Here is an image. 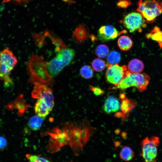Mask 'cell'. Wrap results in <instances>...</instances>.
Segmentation results:
<instances>
[{"label":"cell","mask_w":162,"mask_h":162,"mask_svg":"<svg viewBox=\"0 0 162 162\" xmlns=\"http://www.w3.org/2000/svg\"><path fill=\"white\" fill-rule=\"evenodd\" d=\"M131 4V2L129 0H119L116 3L117 6L122 8H126Z\"/></svg>","instance_id":"cell-25"},{"label":"cell","mask_w":162,"mask_h":162,"mask_svg":"<svg viewBox=\"0 0 162 162\" xmlns=\"http://www.w3.org/2000/svg\"><path fill=\"white\" fill-rule=\"evenodd\" d=\"M149 81L150 77L146 74L130 73L113 88L123 90L133 87L136 88L139 92H142L146 89Z\"/></svg>","instance_id":"cell-4"},{"label":"cell","mask_w":162,"mask_h":162,"mask_svg":"<svg viewBox=\"0 0 162 162\" xmlns=\"http://www.w3.org/2000/svg\"><path fill=\"white\" fill-rule=\"evenodd\" d=\"M105 77L107 82L117 86L122 80L130 72L128 70L126 65L120 66L116 64H108Z\"/></svg>","instance_id":"cell-6"},{"label":"cell","mask_w":162,"mask_h":162,"mask_svg":"<svg viewBox=\"0 0 162 162\" xmlns=\"http://www.w3.org/2000/svg\"><path fill=\"white\" fill-rule=\"evenodd\" d=\"M75 55L74 50L66 47L59 50L55 57L49 62L32 54L27 63L30 81L47 86L53 84V78L71 62Z\"/></svg>","instance_id":"cell-1"},{"label":"cell","mask_w":162,"mask_h":162,"mask_svg":"<svg viewBox=\"0 0 162 162\" xmlns=\"http://www.w3.org/2000/svg\"><path fill=\"white\" fill-rule=\"evenodd\" d=\"M117 29L111 25L101 26L98 32L99 39L102 41H107L115 39L118 36Z\"/></svg>","instance_id":"cell-9"},{"label":"cell","mask_w":162,"mask_h":162,"mask_svg":"<svg viewBox=\"0 0 162 162\" xmlns=\"http://www.w3.org/2000/svg\"><path fill=\"white\" fill-rule=\"evenodd\" d=\"M122 136H123V137L124 138L125 137H126V133H122Z\"/></svg>","instance_id":"cell-31"},{"label":"cell","mask_w":162,"mask_h":162,"mask_svg":"<svg viewBox=\"0 0 162 162\" xmlns=\"http://www.w3.org/2000/svg\"><path fill=\"white\" fill-rule=\"evenodd\" d=\"M120 107V104L118 99L114 96H110L105 101L103 110L106 113L110 114L118 111Z\"/></svg>","instance_id":"cell-12"},{"label":"cell","mask_w":162,"mask_h":162,"mask_svg":"<svg viewBox=\"0 0 162 162\" xmlns=\"http://www.w3.org/2000/svg\"><path fill=\"white\" fill-rule=\"evenodd\" d=\"M159 139L157 136L146 137L141 142V155L146 162L156 161Z\"/></svg>","instance_id":"cell-5"},{"label":"cell","mask_w":162,"mask_h":162,"mask_svg":"<svg viewBox=\"0 0 162 162\" xmlns=\"http://www.w3.org/2000/svg\"><path fill=\"white\" fill-rule=\"evenodd\" d=\"M136 11L140 14L146 23L153 22L162 12V2L156 0H140Z\"/></svg>","instance_id":"cell-3"},{"label":"cell","mask_w":162,"mask_h":162,"mask_svg":"<svg viewBox=\"0 0 162 162\" xmlns=\"http://www.w3.org/2000/svg\"><path fill=\"white\" fill-rule=\"evenodd\" d=\"M64 0L67 1V0Z\"/></svg>","instance_id":"cell-32"},{"label":"cell","mask_w":162,"mask_h":162,"mask_svg":"<svg viewBox=\"0 0 162 162\" xmlns=\"http://www.w3.org/2000/svg\"><path fill=\"white\" fill-rule=\"evenodd\" d=\"M114 116L116 118H122L123 117L122 114L121 112L117 111L115 112Z\"/></svg>","instance_id":"cell-28"},{"label":"cell","mask_w":162,"mask_h":162,"mask_svg":"<svg viewBox=\"0 0 162 162\" xmlns=\"http://www.w3.org/2000/svg\"><path fill=\"white\" fill-rule=\"evenodd\" d=\"M6 139L4 137L0 136V149L4 148L7 145Z\"/></svg>","instance_id":"cell-27"},{"label":"cell","mask_w":162,"mask_h":162,"mask_svg":"<svg viewBox=\"0 0 162 162\" xmlns=\"http://www.w3.org/2000/svg\"><path fill=\"white\" fill-rule=\"evenodd\" d=\"M96 128L92 126L89 121L84 120L81 131V143L83 147L89 140L90 137L96 132Z\"/></svg>","instance_id":"cell-10"},{"label":"cell","mask_w":162,"mask_h":162,"mask_svg":"<svg viewBox=\"0 0 162 162\" xmlns=\"http://www.w3.org/2000/svg\"><path fill=\"white\" fill-rule=\"evenodd\" d=\"M89 88L90 90L92 91L95 95L97 96L101 95L104 93V91L99 88L94 87L91 86H89Z\"/></svg>","instance_id":"cell-26"},{"label":"cell","mask_w":162,"mask_h":162,"mask_svg":"<svg viewBox=\"0 0 162 162\" xmlns=\"http://www.w3.org/2000/svg\"><path fill=\"white\" fill-rule=\"evenodd\" d=\"M146 36L148 39L151 38L153 40L157 41L160 47L162 48V32L159 28L155 27Z\"/></svg>","instance_id":"cell-17"},{"label":"cell","mask_w":162,"mask_h":162,"mask_svg":"<svg viewBox=\"0 0 162 162\" xmlns=\"http://www.w3.org/2000/svg\"><path fill=\"white\" fill-rule=\"evenodd\" d=\"M17 62V58L9 48L0 52V79L6 87L13 83L10 75Z\"/></svg>","instance_id":"cell-2"},{"label":"cell","mask_w":162,"mask_h":162,"mask_svg":"<svg viewBox=\"0 0 162 162\" xmlns=\"http://www.w3.org/2000/svg\"><path fill=\"white\" fill-rule=\"evenodd\" d=\"M128 70L132 73H139L141 72L144 68V65L140 59L134 58L132 59L128 64Z\"/></svg>","instance_id":"cell-15"},{"label":"cell","mask_w":162,"mask_h":162,"mask_svg":"<svg viewBox=\"0 0 162 162\" xmlns=\"http://www.w3.org/2000/svg\"><path fill=\"white\" fill-rule=\"evenodd\" d=\"M89 35V30L87 27L80 25L76 28L72 36L75 42L80 44L84 43L88 39Z\"/></svg>","instance_id":"cell-11"},{"label":"cell","mask_w":162,"mask_h":162,"mask_svg":"<svg viewBox=\"0 0 162 162\" xmlns=\"http://www.w3.org/2000/svg\"><path fill=\"white\" fill-rule=\"evenodd\" d=\"M118 45L120 49L123 51H127L132 47L133 42L128 36L122 35L118 39Z\"/></svg>","instance_id":"cell-16"},{"label":"cell","mask_w":162,"mask_h":162,"mask_svg":"<svg viewBox=\"0 0 162 162\" xmlns=\"http://www.w3.org/2000/svg\"><path fill=\"white\" fill-rule=\"evenodd\" d=\"M80 74L83 78L89 79L93 76L94 71L90 66L88 65H84L81 68Z\"/></svg>","instance_id":"cell-21"},{"label":"cell","mask_w":162,"mask_h":162,"mask_svg":"<svg viewBox=\"0 0 162 162\" xmlns=\"http://www.w3.org/2000/svg\"><path fill=\"white\" fill-rule=\"evenodd\" d=\"M120 53L115 51L109 53L107 56V60L109 64H114L118 63L121 59Z\"/></svg>","instance_id":"cell-22"},{"label":"cell","mask_w":162,"mask_h":162,"mask_svg":"<svg viewBox=\"0 0 162 162\" xmlns=\"http://www.w3.org/2000/svg\"><path fill=\"white\" fill-rule=\"evenodd\" d=\"M114 144L115 147L117 148L120 145L121 142L119 141H116L114 142Z\"/></svg>","instance_id":"cell-29"},{"label":"cell","mask_w":162,"mask_h":162,"mask_svg":"<svg viewBox=\"0 0 162 162\" xmlns=\"http://www.w3.org/2000/svg\"><path fill=\"white\" fill-rule=\"evenodd\" d=\"M26 157L28 160L31 162H49L48 159L41 156L40 155H33L28 154L26 155Z\"/></svg>","instance_id":"cell-24"},{"label":"cell","mask_w":162,"mask_h":162,"mask_svg":"<svg viewBox=\"0 0 162 162\" xmlns=\"http://www.w3.org/2000/svg\"><path fill=\"white\" fill-rule=\"evenodd\" d=\"M119 156L122 160L128 161L130 160L133 158L134 154L132 150L130 147L125 146L122 148Z\"/></svg>","instance_id":"cell-18"},{"label":"cell","mask_w":162,"mask_h":162,"mask_svg":"<svg viewBox=\"0 0 162 162\" xmlns=\"http://www.w3.org/2000/svg\"><path fill=\"white\" fill-rule=\"evenodd\" d=\"M33 98L44 100L52 110L54 105V97L53 91L48 86L40 83H34L32 93Z\"/></svg>","instance_id":"cell-7"},{"label":"cell","mask_w":162,"mask_h":162,"mask_svg":"<svg viewBox=\"0 0 162 162\" xmlns=\"http://www.w3.org/2000/svg\"><path fill=\"white\" fill-rule=\"evenodd\" d=\"M92 65L93 69L97 72L103 71L106 66L104 61L100 58H96L94 60Z\"/></svg>","instance_id":"cell-23"},{"label":"cell","mask_w":162,"mask_h":162,"mask_svg":"<svg viewBox=\"0 0 162 162\" xmlns=\"http://www.w3.org/2000/svg\"><path fill=\"white\" fill-rule=\"evenodd\" d=\"M95 52L96 55L99 57L104 58L107 56L109 54L110 50L106 45L101 44L96 47Z\"/></svg>","instance_id":"cell-20"},{"label":"cell","mask_w":162,"mask_h":162,"mask_svg":"<svg viewBox=\"0 0 162 162\" xmlns=\"http://www.w3.org/2000/svg\"><path fill=\"white\" fill-rule=\"evenodd\" d=\"M121 103L120 109L122 114V120L124 121L128 116L131 110L136 106V102L133 100L129 99L126 97L121 100Z\"/></svg>","instance_id":"cell-13"},{"label":"cell","mask_w":162,"mask_h":162,"mask_svg":"<svg viewBox=\"0 0 162 162\" xmlns=\"http://www.w3.org/2000/svg\"><path fill=\"white\" fill-rule=\"evenodd\" d=\"M44 118L39 117L37 115L32 117L29 120L28 124L30 128L33 130H36L41 127Z\"/></svg>","instance_id":"cell-19"},{"label":"cell","mask_w":162,"mask_h":162,"mask_svg":"<svg viewBox=\"0 0 162 162\" xmlns=\"http://www.w3.org/2000/svg\"><path fill=\"white\" fill-rule=\"evenodd\" d=\"M34 110L36 115L43 118L47 116L52 110L44 100L38 99L34 105Z\"/></svg>","instance_id":"cell-14"},{"label":"cell","mask_w":162,"mask_h":162,"mask_svg":"<svg viewBox=\"0 0 162 162\" xmlns=\"http://www.w3.org/2000/svg\"><path fill=\"white\" fill-rule=\"evenodd\" d=\"M12 0H3V2H10V1ZM16 1H18L19 2H20L21 1H25L26 0H16Z\"/></svg>","instance_id":"cell-30"},{"label":"cell","mask_w":162,"mask_h":162,"mask_svg":"<svg viewBox=\"0 0 162 162\" xmlns=\"http://www.w3.org/2000/svg\"><path fill=\"white\" fill-rule=\"evenodd\" d=\"M122 23L124 27L131 33L137 31L141 32L142 28L146 26L145 20L140 14L135 12H131L125 16Z\"/></svg>","instance_id":"cell-8"}]
</instances>
